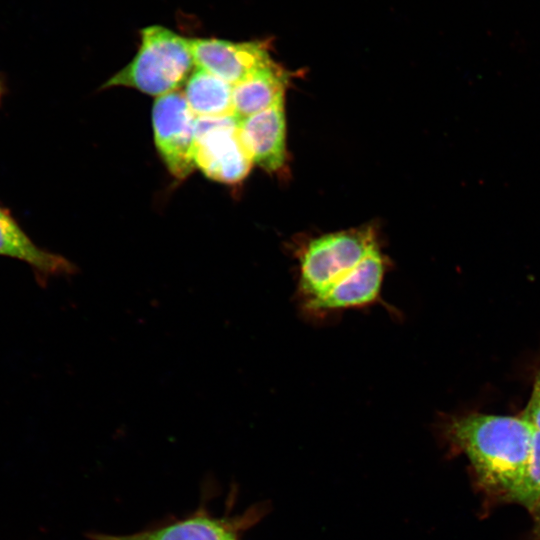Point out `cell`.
<instances>
[{"label":"cell","instance_id":"6da1fadb","mask_svg":"<svg viewBox=\"0 0 540 540\" xmlns=\"http://www.w3.org/2000/svg\"><path fill=\"white\" fill-rule=\"evenodd\" d=\"M297 260L295 300L309 320L382 302L388 265L372 227L311 239L297 251Z\"/></svg>","mask_w":540,"mask_h":540},{"label":"cell","instance_id":"7a4b0ae2","mask_svg":"<svg viewBox=\"0 0 540 540\" xmlns=\"http://www.w3.org/2000/svg\"><path fill=\"white\" fill-rule=\"evenodd\" d=\"M444 432L482 486L508 500L524 472L535 428L522 416L471 413L450 419Z\"/></svg>","mask_w":540,"mask_h":540},{"label":"cell","instance_id":"3957f363","mask_svg":"<svg viewBox=\"0 0 540 540\" xmlns=\"http://www.w3.org/2000/svg\"><path fill=\"white\" fill-rule=\"evenodd\" d=\"M195 68L190 38L161 25L140 31L132 60L110 77L102 89L128 87L160 97L179 90Z\"/></svg>","mask_w":540,"mask_h":540},{"label":"cell","instance_id":"277c9868","mask_svg":"<svg viewBox=\"0 0 540 540\" xmlns=\"http://www.w3.org/2000/svg\"><path fill=\"white\" fill-rule=\"evenodd\" d=\"M232 115L198 117L195 123L194 164L207 178L226 184L243 180L253 164Z\"/></svg>","mask_w":540,"mask_h":540},{"label":"cell","instance_id":"5b68a950","mask_svg":"<svg viewBox=\"0 0 540 540\" xmlns=\"http://www.w3.org/2000/svg\"><path fill=\"white\" fill-rule=\"evenodd\" d=\"M196 116L182 91L157 97L152 107V126L157 151L175 178L185 179L195 169Z\"/></svg>","mask_w":540,"mask_h":540},{"label":"cell","instance_id":"8992f818","mask_svg":"<svg viewBox=\"0 0 540 540\" xmlns=\"http://www.w3.org/2000/svg\"><path fill=\"white\" fill-rule=\"evenodd\" d=\"M195 67L232 86L272 61L268 44L262 41L233 42L217 38H190Z\"/></svg>","mask_w":540,"mask_h":540},{"label":"cell","instance_id":"52a82bcc","mask_svg":"<svg viewBox=\"0 0 540 540\" xmlns=\"http://www.w3.org/2000/svg\"><path fill=\"white\" fill-rule=\"evenodd\" d=\"M239 131L253 164L268 172L279 171L286 159L284 95L265 110L240 120Z\"/></svg>","mask_w":540,"mask_h":540},{"label":"cell","instance_id":"ba28073f","mask_svg":"<svg viewBox=\"0 0 540 540\" xmlns=\"http://www.w3.org/2000/svg\"><path fill=\"white\" fill-rule=\"evenodd\" d=\"M0 256L10 257L28 264L40 284L52 277L71 276L77 266L67 258L36 245L25 233L11 212L0 205Z\"/></svg>","mask_w":540,"mask_h":540},{"label":"cell","instance_id":"9c48e42d","mask_svg":"<svg viewBox=\"0 0 540 540\" xmlns=\"http://www.w3.org/2000/svg\"><path fill=\"white\" fill-rule=\"evenodd\" d=\"M289 76L271 62L233 86V115L239 120L270 107L284 95Z\"/></svg>","mask_w":540,"mask_h":540},{"label":"cell","instance_id":"30bf717a","mask_svg":"<svg viewBox=\"0 0 540 540\" xmlns=\"http://www.w3.org/2000/svg\"><path fill=\"white\" fill-rule=\"evenodd\" d=\"M182 93L196 118L233 114V86L203 69L195 67Z\"/></svg>","mask_w":540,"mask_h":540},{"label":"cell","instance_id":"8fae6325","mask_svg":"<svg viewBox=\"0 0 540 540\" xmlns=\"http://www.w3.org/2000/svg\"><path fill=\"white\" fill-rule=\"evenodd\" d=\"M94 540H236L221 523L207 517L190 518L161 529L131 535H93Z\"/></svg>","mask_w":540,"mask_h":540},{"label":"cell","instance_id":"7c38bea8","mask_svg":"<svg viewBox=\"0 0 540 540\" xmlns=\"http://www.w3.org/2000/svg\"><path fill=\"white\" fill-rule=\"evenodd\" d=\"M540 496V431L535 429L529 457L524 472L508 497L524 506L529 512Z\"/></svg>","mask_w":540,"mask_h":540},{"label":"cell","instance_id":"4fadbf2b","mask_svg":"<svg viewBox=\"0 0 540 540\" xmlns=\"http://www.w3.org/2000/svg\"><path fill=\"white\" fill-rule=\"evenodd\" d=\"M521 416L540 431V369L535 378L531 397Z\"/></svg>","mask_w":540,"mask_h":540},{"label":"cell","instance_id":"5bb4252c","mask_svg":"<svg viewBox=\"0 0 540 540\" xmlns=\"http://www.w3.org/2000/svg\"><path fill=\"white\" fill-rule=\"evenodd\" d=\"M534 521L533 534L536 540H540V496L530 511Z\"/></svg>","mask_w":540,"mask_h":540},{"label":"cell","instance_id":"9a60e30c","mask_svg":"<svg viewBox=\"0 0 540 540\" xmlns=\"http://www.w3.org/2000/svg\"><path fill=\"white\" fill-rule=\"evenodd\" d=\"M4 92H5V87H4L3 82L0 80V102L3 98Z\"/></svg>","mask_w":540,"mask_h":540}]
</instances>
